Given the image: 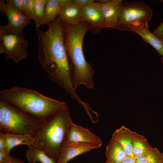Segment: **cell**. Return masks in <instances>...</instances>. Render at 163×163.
Listing matches in <instances>:
<instances>
[{"label": "cell", "instance_id": "obj_1", "mask_svg": "<svg viewBox=\"0 0 163 163\" xmlns=\"http://www.w3.org/2000/svg\"><path fill=\"white\" fill-rule=\"evenodd\" d=\"M46 32L35 28L38 38V58L49 78L77 102L81 100L72 84L73 68L65 46L63 28L58 16Z\"/></svg>", "mask_w": 163, "mask_h": 163}, {"label": "cell", "instance_id": "obj_2", "mask_svg": "<svg viewBox=\"0 0 163 163\" xmlns=\"http://www.w3.org/2000/svg\"><path fill=\"white\" fill-rule=\"evenodd\" d=\"M64 41L66 50L72 65V84L74 88L83 85L90 89L94 88V71L85 60L82 48L85 35L89 30V24L85 21L75 25L62 23Z\"/></svg>", "mask_w": 163, "mask_h": 163}, {"label": "cell", "instance_id": "obj_3", "mask_svg": "<svg viewBox=\"0 0 163 163\" xmlns=\"http://www.w3.org/2000/svg\"><path fill=\"white\" fill-rule=\"evenodd\" d=\"M72 122L66 104L42 121L34 138V146L57 161L61 150L66 142Z\"/></svg>", "mask_w": 163, "mask_h": 163}, {"label": "cell", "instance_id": "obj_4", "mask_svg": "<svg viewBox=\"0 0 163 163\" xmlns=\"http://www.w3.org/2000/svg\"><path fill=\"white\" fill-rule=\"evenodd\" d=\"M0 98L42 121L53 115L66 104L35 91L20 87L1 91Z\"/></svg>", "mask_w": 163, "mask_h": 163}, {"label": "cell", "instance_id": "obj_5", "mask_svg": "<svg viewBox=\"0 0 163 163\" xmlns=\"http://www.w3.org/2000/svg\"><path fill=\"white\" fill-rule=\"evenodd\" d=\"M42 121L0 99V132L26 135L34 139Z\"/></svg>", "mask_w": 163, "mask_h": 163}, {"label": "cell", "instance_id": "obj_6", "mask_svg": "<svg viewBox=\"0 0 163 163\" xmlns=\"http://www.w3.org/2000/svg\"><path fill=\"white\" fill-rule=\"evenodd\" d=\"M153 14L152 8L143 2H122L116 29L127 30L130 26H143L148 28V22Z\"/></svg>", "mask_w": 163, "mask_h": 163}, {"label": "cell", "instance_id": "obj_7", "mask_svg": "<svg viewBox=\"0 0 163 163\" xmlns=\"http://www.w3.org/2000/svg\"><path fill=\"white\" fill-rule=\"evenodd\" d=\"M0 42L5 47V59H11L18 63L26 58L28 43L23 34H10L4 36Z\"/></svg>", "mask_w": 163, "mask_h": 163}, {"label": "cell", "instance_id": "obj_8", "mask_svg": "<svg viewBox=\"0 0 163 163\" xmlns=\"http://www.w3.org/2000/svg\"><path fill=\"white\" fill-rule=\"evenodd\" d=\"M83 21L89 24V30L98 33L104 28V19L101 5L96 1L83 7Z\"/></svg>", "mask_w": 163, "mask_h": 163}, {"label": "cell", "instance_id": "obj_9", "mask_svg": "<svg viewBox=\"0 0 163 163\" xmlns=\"http://www.w3.org/2000/svg\"><path fill=\"white\" fill-rule=\"evenodd\" d=\"M66 142L68 143H89L100 147L102 141L100 137L87 129L75 124L72 121L68 133Z\"/></svg>", "mask_w": 163, "mask_h": 163}, {"label": "cell", "instance_id": "obj_10", "mask_svg": "<svg viewBox=\"0 0 163 163\" xmlns=\"http://www.w3.org/2000/svg\"><path fill=\"white\" fill-rule=\"evenodd\" d=\"M4 10L5 14L8 19L6 26L9 34H23L24 28L29 24L30 20L22 13L15 10L6 3Z\"/></svg>", "mask_w": 163, "mask_h": 163}, {"label": "cell", "instance_id": "obj_11", "mask_svg": "<svg viewBox=\"0 0 163 163\" xmlns=\"http://www.w3.org/2000/svg\"><path fill=\"white\" fill-rule=\"evenodd\" d=\"M101 147L99 145L89 143H68L63 146L57 163H67L78 155Z\"/></svg>", "mask_w": 163, "mask_h": 163}, {"label": "cell", "instance_id": "obj_12", "mask_svg": "<svg viewBox=\"0 0 163 163\" xmlns=\"http://www.w3.org/2000/svg\"><path fill=\"white\" fill-rule=\"evenodd\" d=\"M122 0H110L101 4L104 19V28H116Z\"/></svg>", "mask_w": 163, "mask_h": 163}, {"label": "cell", "instance_id": "obj_13", "mask_svg": "<svg viewBox=\"0 0 163 163\" xmlns=\"http://www.w3.org/2000/svg\"><path fill=\"white\" fill-rule=\"evenodd\" d=\"M63 24L75 25L83 21V7H80L72 2L61 8L58 15Z\"/></svg>", "mask_w": 163, "mask_h": 163}, {"label": "cell", "instance_id": "obj_14", "mask_svg": "<svg viewBox=\"0 0 163 163\" xmlns=\"http://www.w3.org/2000/svg\"><path fill=\"white\" fill-rule=\"evenodd\" d=\"M133 132L122 126L114 131L112 137L121 145L129 157H135L133 151Z\"/></svg>", "mask_w": 163, "mask_h": 163}, {"label": "cell", "instance_id": "obj_15", "mask_svg": "<svg viewBox=\"0 0 163 163\" xmlns=\"http://www.w3.org/2000/svg\"><path fill=\"white\" fill-rule=\"evenodd\" d=\"M127 30L139 35L144 41L151 45L160 55L163 56V40L157 37L149 30L148 28L143 26H130Z\"/></svg>", "mask_w": 163, "mask_h": 163}, {"label": "cell", "instance_id": "obj_16", "mask_svg": "<svg viewBox=\"0 0 163 163\" xmlns=\"http://www.w3.org/2000/svg\"><path fill=\"white\" fill-rule=\"evenodd\" d=\"M105 152L106 163H122L127 157L121 145L112 138L106 147Z\"/></svg>", "mask_w": 163, "mask_h": 163}, {"label": "cell", "instance_id": "obj_17", "mask_svg": "<svg viewBox=\"0 0 163 163\" xmlns=\"http://www.w3.org/2000/svg\"><path fill=\"white\" fill-rule=\"evenodd\" d=\"M5 134L7 151L10 152L12 148L19 145H26L28 148L34 146V139L30 136L10 133Z\"/></svg>", "mask_w": 163, "mask_h": 163}, {"label": "cell", "instance_id": "obj_18", "mask_svg": "<svg viewBox=\"0 0 163 163\" xmlns=\"http://www.w3.org/2000/svg\"><path fill=\"white\" fill-rule=\"evenodd\" d=\"M154 148L144 136L133 132V151L135 157L148 152Z\"/></svg>", "mask_w": 163, "mask_h": 163}, {"label": "cell", "instance_id": "obj_19", "mask_svg": "<svg viewBox=\"0 0 163 163\" xmlns=\"http://www.w3.org/2000/svg\"><path fill=\"white\" fill-rule=\"evenodd\" d=\"M25 156L29 163H57L43 151L34 146L28 148Z\"/></svg>", "mask_w": 163, "mask_h": 163}, {"label": "cell", "instance_id": "obj_20", "mask_svg": "<svg viewBox=\"0 0 163 163\" xmlns=\"http://www.w3.org/2000/svg\"><path fill=\"white\" fill-rule=\"evenodd\" d=\"M61 7L57 0H48L45 6L42 25L48 24L59 15Z\"/></svg>", "mask_w": 163, "mask_h": 163}, {"label": "cell", "instance_id": "obj_21", "mask_svg": "<svg viewBox=\"0 0 163 163\" xmlns=\"http://www.w3.org/2000/svg\"><path fill=\"white\" fill-rule=\"evenodd\" d=\"M135 158L136 163H162L163 153L157 148L154 147L148 152Z\"/></svg>", "mask_w": 163, "mask_h": 163}, {"label": "cell", "instance_id": "obj_22", "mask_svg": "<svg viewBox=\"0 0 163 163\" xmlns=\"http://www.w3.org/2000/svg\"><path fill=\"white\" fill-rule=\"evenodd\" d=\"M48 0H35L34 14L32 19L35 23V28L42 25L44 16L45 6Z\"/></svg>", "mask_w": 163, "mask_h": 163}, {"label": "cell", "instance_id": "obj_23", "mask_svg": "<svg viewBox=\"0 0 163 163\" xmlns=\"http://www.w3.org/2000/svg\"><path fill=\"white\" fill-rule=\"evenodd\" d=\"M35 2V0H22V13L30 20L33 17Z\"/></svg>", "mask_w": 163, "mask_h": 163}, {"label": "cell", "instance_id": "obj_24", "mask_svg": "<svg viewBox=\"0 0 163 163\" xmlns=\"http://www.w3.org/2000/svg\"><path fill=\"white\" fill-rule=\"evenodd\" d=\"M6 5L15 10L22 12V0H7Z\"/></svg>", "mask_w": 163, "mask_h": 163}, {"label": "cell", "instance_id": "obj_25", "mask_svg": "<svg viewBox=\"0 0 163 163\" xmlns=\"http://www.w3.org/2000/svg\"><path fill=\"white\" fill-rule=\"evenodd\" d=\"M13 157L10 154V152L5 150H0V163H9Z\"/></svg>", "mask_w": 163, "mask_h": 163}, {"label": "cell", "instance_id": "obj_26", "mask_svg": "<svg viewBox=\"0 0 163 163\" xmlns=\"http://www.w3.org/2000/svg\"><path fill=\"white\" fill-rule=\"evenodd\" d=\"M95 2L93 0H72L73 3L80 7H83Z\"/></svg>", "mask_w": 163, "mask_h": 163}, {"label": "cell", "instance_id": "obj_27", "mask_svg": "<svg viewBox=\"0 0 163 163\" xmlns=\"http://www.w3.org/2000/svg\"><path fill=\"white\" fill-rule=\"evenodd\" d=\"M152 33L158 38L163 40V21Z\"/></svg>", "mask_w": 163, "mask_h": 163}, {"label": "cell", "instance_id": "obj_28", "mask_svg": "<svg viewBox=\"0 0 163 163\" xmlns=\"http://www.w3.org/2000/svg\"><path fill=\"white\" fill-rule=\"evenodd\" d=\"M6 145L5 134L0 132V150H5Z\"/></svg>", "mask_w": 163, "mask_h": 163}, {"label": "cell", "instance_id": "obj_29", "mask_svg": "<svg viewBox=\"0 0 163 163\" xmlns=\"http://www.w3.org/2000/svg\"><path fill=\"white\" fill-rule=\"evenodd\" d=\"M9 34L6 25L0 26V41L5 36Z\"/></svg>", "mask_w": 163, "mask_h": 163}, {"label": "cell", "instance_id": "obj_30", "mask_svg": "<svg viewBox=\"0 0 163 163\" xmlns=\"http://www.w3.org/2000/svg\"><path fill=\"white\" fill-rule=\"evenodd\" d=\"M122 163H136L135 157L127 156Z\"/></svg>", "mask_w": 163, "mask_h": 163}, {"label": "cell", "instance_id": "obj_31", "mask_svg": "<svg viewBox=\"0 0 163 163\" xmlns=\"http://www.w3.org/2000/svg\"><path fill=\"white\" fill-rule=\"evenodd\" d=\"M61 8L71 3L72 0H57Z\"/></svg>", "mask_w": 163, "mask_h": 163}, {"label": "cell", "instance_id": "obj_32", "mask_svg": "<svg viewBox=\"0 0 163 163\" xmlns=\"http://www.w3.org/2000/svg\"><path fill=\"white\" fill-rule=\"evenodd\" d=\"M5 3L2 0L0 1V11L1 13L5 14L4 8Z\"/></svg>", "mask_w": 163, "mask_h": 163}, {"label": "cell", "instance_id": "obj_33", "mask_svg": "<svg viewBox=\"0 0 163 163\" xmlns=\"http://www.w3.org/2000/svg\"><path fill=\"white\" fill-rule=\"evenodd\" d=\"M9 163H25L23 161L13 158L12 160Z\"/></svg>", "mask_w": 163, "mask_h": 163}, {"label": "cell", "instance_id": "obj_34", "mask_svg": "<svg viewBox=\"0 0 163 163\" xmlns=\"http://www.w3.org/2000/svg\"><path fill=\"white\" fill-rule=\"evenodd\" d=\"M161 60L162 61V63L163 64V56L161 58Z\"/></svg>", "mask_w": 163, "mask_h": 163}, {"label": "cell", "instance_id": "obj_35", "mask_svg": "<svg viewBox=\"0 0 163 163\" xmlns=\"http://www.w3.org/2000/svg\"></svg>", "mask_w": 163, "mask_h": 163}]
</instances>
